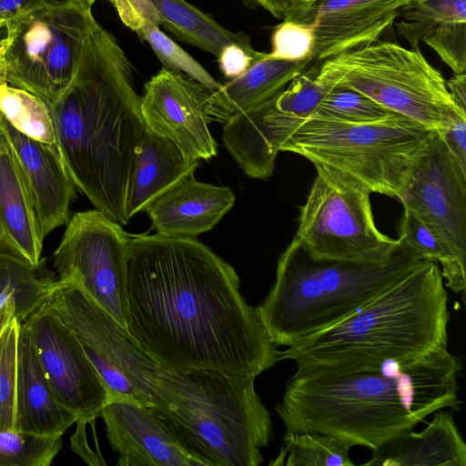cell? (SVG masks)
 Returning a JSON list of instances; mask_svg holds the SVG:
<instances>
[{
	"label": "cell",
	"instance_id": "obj_1",
	"mask_svg": "<svg viewBox=\"0 0 466 466\" xmlns=\"http://www.w3.org/2000/svg\"><path fill=\"white\" fill-rule=\"evenodd\" d=\"M127 330L164 369L257 377L279 361L236 270L197 238L130 235Z\"/></svg>",
	"mask_w": 466,
	"mask_h": 466
},
{
	"label": "cell",
	"instance_id": "obj_2",
	"mask_svg": "<svg viewBox=\"0 0 466 466\" xmlns=\"http://www.w3.org/2000/svg\"><path fill=\"white\" fill-rule=\"evenodd\" d=\"M460 359L447 349L406 359L297 368L275 410L286 430L370 450L431 413L459 411Z\"/></svg>",
	"mask_w": 466,
	"mask_h": 466
},
{
	"label": "cell",
	"instance_id": "obj_3",
	"mask_svg": "<svg viewBox=\"0 0 466 466\" xmlns=\"http://www.w3.org/2000/svg\"><path fill=\"white\" fill-rule=\"evenodd\" d=\"M46 105L76 187L96 209L127 225L132 175L148 128L132 65L116 37L96 21L69 86Z\"/></svg>",
	"mask_w": 466,
	"mask_h": 466
},
{
	"label": "cell",
	"instance_id": "obj_4",
	"mask_svg": "<svg viewBox=\"0 0 466 466\" xmlns=\"http://www.w3.org/2000/svg\"><path fill=\"white\" fill-rule=\"evenodd\" d=\"M448 293L437 262L424 260L337 325L279 351L297 368L406 360L447 349Z\"/></svg>",
	"mask_w": 466,
	"mask_h": 466
},
{
	"label": "cell",
	"instance_id": "obj_5",
	"mask_svg": "<svg viewBox=\"0 0 466 466\" xmlns=\"http://www.w3.org/2000/svg\"><path fill=\"white\" fill-rule=\"evenodd\" d=\"M255 380L218 370L162 368L154 410L205 466H258L273 426Z\"/></svg>",
	"mask_w": 466,
	"mask_h": 466
},
{
	"label": "cell",
	"instance_id": "obj_6",
	"mask_svg": "<svg viewBox=\"0 0 466 466\" xmlns=\"http://www.w3.org/2000/svg\"><path fill=\"white\" fill-rule=\"evenodd\" d=\"M422 261L400 247L381 263L315 259L294 237L256 310L271 341L292 347L343 321Z\"/></svg>",
	"mask_w": 466,
	"mask_h": 466
},
{
	"label": "cell",
	"instance_id": "obj_7",
	"mask_svg": "<svg viewBox=\"0 0 466 466\" xmlns=\"http://www.w3.org/2000/svg\"><path fill=\"white\" fill-rule=\"evenodd\" d=\"M432 129L397 113L368 123L309 116L280 151L343 172L371 193L400 198Z\"/></svg>",
	"mask_w": 466,
	"mask_h": 466
},
{
	"label": "cell",
	"instance_id": "obj_8",
	"mask_svg": "<svg viewBox=\"0 0 466 466\" xmlns=\"http://www.w3.org/2000/svg\"><path fill=\"white\" fill-rule=\"evenodd\" d=\"M375 43L327 59L318 76L357 90L428 129H443L466 117L444 77L420 51L390 42Z\"/></svg>",
	"mask_w": 466,
	"mask_h": 466
},
{
	"label": "cell",
	"instance_id": "obj_9",
	"mask_svg": "<svg viewBox=\"0 0 466 466\" xmlns=\"http://www.w3.org/2000/svg\"><path fill=\"white\" fill-rule=\"evenodd\" d=\"M90 11L69 0H53L6 25L0 45V71L11 86L45 103L69 86L95 22Z\"/></svg>",
	"mask_w": 466,
	"mask_h": 466
},
{
	"label": "cell",
	"instance_id": "obj_10",
	"mask_svg": "<svg viewBox=\"0 0 466 466\" xmlns=\"http://www.w3.org/2000/svg\"><path fill=\"white\" fill-rule=\"evenodd\" d=\"M315 167L295 235L305 250L321 260L381 263L390 258L398 240L376 227L371 192L343 172Z\"/></svg>",
	"mask_w": 466,
	"mask_h": 466
},
{
	"label": "cell",
	"instance_id": "obj_11",
	"mask_svg": "<svg viewBox=\"0 0 466 466\" xmlns=\"http://www.w3.org/2000/svg\"><path fill=\"white\" fill-rule=\"evenodd\" d=\"M44 307L77 338L109 398L155 408L162 367L111 315L76 286L58 279Z\"/></svg>",
	"mask_w": 466,
	"mask_h": 466
},
{
	"label": "cell",
	"instance_id": "obj_12",
	"mask_svg": "<svg viewBox=\"0 0 466 466\" xmlns=\"http://www.w3.org/2000/svg\"><path fill=\"white\" fill-rule=\"evenodd\" d=\"M129 239L121 225L102 211L77 212L52 256L58 279L79 288L126 329Z\"/></svg>",
	"mask_w": 466,
	"mask_h": 466
},
{
	"label": "cell",
	"instance_id": "obj_13",
	"mask_svg": "<svg viewBox=\"0 0 466 466\" xmlns=\"http://www.w3.org/2000/svg\"><path fill=\"white\" fill-rule=\"evenodd\" d=\"M404 210L421 220L466 262V174L445 147L437 130L414 164L399 198Z\"/></svg>",
	"mask_w": 466,
	"mask_h": 466
},
{
	"label": "cell",
	"instance_id": "obj_14",
	"mask_svg": "<svg viewBox=\"0 0 466 466\" xmlns=\"http://www.w3.org/2000/svg\"><path fill=\"white\" fill-rule=\"evenodd\" d=\"M23 324L58 401L75 415L76 422L93 421L109 398L77 338L44 306Z\"/></svg>",
	"mask_w": 466,
	"mask_h": 466
},
{
	"label": "cell",
	"instance_id": "obj_15",
	"mask_svg": "<svg viewBox=\"0 0 466 466\" xmlns=\"http://www.w3.org/2000/svg\"><path fill=\"white\" fill-rule=\"evenodd\" d=\"M211 91L162 68L145 84L141 111L147 128L173 141L188 157L208 160L218 147L209 129Z\"/></svg>",
	"mask_w": 466,
	"mask_h": 466
},
{
	"label": "cell",
	"instance_id": "obj_16",
	"mask_svg": "<svg viewBox=\"0 0 466 466\" xmlns=\"http://www.w3.org/2000/svg\"><path fill=\"white\" fill-rule=\"evenodd\" d=\"M410 0H295L283 21L311 28L312 64L379 40Z\"/></svg>",
	"mask_w": 466,
	"mask_h": 466
},
{
	"label": "cell",
	"instance_id": "obj_17",
	"mask_svg": "<svg viewBox=\"0 0 466 466\" xmlns=\"http://www.w3.org/2000/svg\"><path fill=\"white\" fill-rule=\"evenodd\" d=\"M120 466H205L148 406L113 400L99 411Z\"/></svg>",
	"mask_w": 466,
	"mask_h": 466
},
{
	"label": "cell",
	"instance_id": "obj_18",
	"mask_svg": "<svg viewBox=\"0 0 466 466\" xmlns=\"http://www.w3.org/2000/svg\"><path fill=\"white\" fill-rule=\"evenodd\" d=\"M0 128L5 134L32 197L41 233L66 225L76 185L56 144L26 137L11 126L0 112Z\"/></svg>",
	"mask_w": 466,
	"mask_h": 466
},
{
	"label": "cell",
	"instance_id": "obj_19",
	"mask_svg": "<svg viewBox=\"0 0 466 466\" xmlns=\"http://www.w3.org/2000/svg\"><path fill=\"white\" fill-rule=\"evenodd\" d=\"M194 174L180 179L147 208L156 234L197 238L232 208L236 197L229 187L198 181Z\"/></svg>",
	"mask_w": 466,
	"mask_h": 466
},
{
	"label": "cell",
	"instance_id": "obj_20",
	"mask_svg": "<svg viewBox=\"0 0 466 466\" xmlns=\"http://www.w3.org/2000/svg\"><path fill=\"white\" fill-rule=\"evenodd\" d=\"M278 96L223 124L225 147L251 178L266 179L272 175L281 147L299 127L295 120L276 108Z\"/></svg>",
	"mask_w": 466,
	"mask_h": 466
},
{
	"label": "cell",
	"instance_id": "obj_21",
	"mask_svg": "<svg viewBox=\"0 0 466 466\" xmlns=\"http://www.w3.org/2000/svg\"><path fill=\"white\" fill-rule=\"evenodd\" d=\"M76 418L57 400L39 360L32 337L20 323L17 346L15 431L61 438Z\"/></svg>",
	"mask_w": 466,
	"mask_h": 466
},
{
	"label": "cell",
	"instance_id": "obj_22",
	"mask_svg": "<svg viewBox=\"0 0 466 466\" xmlns=\"http://www.w3.org/2000/svg\"><path fill=\"white\" fill-rule=\"evenodd\" d=\"M44 238L31 194L0 128V251L37 265Z\"/></svg>",
	"mask_w": 466,
	"mask_h": 466
},
{
	"label": "cell",
	"instance_id": "obj_23",
	"mask_svg": "<svg viewBox=\"0 0 466 466\" xmlns=\"http://www.w3.org/2000/svg\"><path fill=\"white\" fill-rule=\"evenodd\" d=\"M371 451L365 465L466 466V444L451 410L435 411L422 431H407Z\"/></svg>",
	"mask_w": 466,
	"mask_h": 466
},
{
	"label": "cell",
	"instance_id": "obj_24",
	"mask_svg": "<svg viewBox=\"0 0 466 466\" xmlns=\"http://www.w3.org/2000/svg\"><path fill=\"white\" fill-rule=\"evenodd\" d=\"M311 64V56L286 60L263 53L242 75L211 91V120L223 124L230 117L278 96Z\"/></svg>",
	"mask_w": 466,
	"mask_h": 466
},
{
	"label": "cell",
	"instance_id": "obj_25",
	"mask_svg": "<svg viewBox=\"0 0 466 466\" xmlns=\"http://www.w3.org/2000/svg\"><path fill=\"white\" fill-rule=\"evenodd\" d=\"M198 160L186 156L170 139L147 131L138 150L127 204L130 219L177 183L194 173Z\"/></svg>",
	"mask_w": 466,
	"mask_h": 466
},
{
	"label": "cell",
	"instance_id": "obj_26",
	"mask_svg": "<svg viewBox=\"0 0 466 466\" xmlns=\"http://www.w3.org/2000/svg\"><path fill=\"white\" fill-rule=\"evenodd\" d=\"M154 7L159 25L179 40L218 56L231 44L254 51L250 37L243 32H231L214 18L185 0H148Z\"/></svg>",
	"mask_w": 466,
	"mask_h": 466
},
{
	"label": "cell",
	"instance_id": "obj_27",
	"mask_svg": "<svg viewBox=\"0 0 466 466\" xmlns=\"http://www.w3.org/2000/svg\"><path fill=\"white\" fill-rule=\"evenodd\" d=\"M58 285L45 259L37 265L0 251V308L15 304V317L23 323L42 308Z\"/></svg>",
	"mask_w": 466,
	"mask_h": 466
},
{
	"label": "cell",
	"instance_id": "obj_28",
	"mask_svg": "<svg viewBox=\"0 0 466 466\" xmlns=\"http://www.w3.org/2000/svg\"><path fill=\"white\" fill-rule=\"evenodd\" d=\"M398 245L420 260L437 262L446 286L454 293L464 294L466 287L465 265L461 263L451 249L421 220L404 210Z\"/></svg>",
	"mask_w": 466,
	"mask_h": 466
},
{
	"label": "cell",
	"instance_id": "obj_29",
	"mask_svg": "<svg viewBox=\"0 0 466 466\" xmlns=\"http://www.w3.org/2000/svg\"><path fill=\"white\" fill-rule=\"evenodd\" d=\"M351 447L352 443L333 435L286 430L279 453L269 465L352 466Z\"/></svg>",
	"mask_w": 466,
	"mask_h": 466
},
{
	"label": "cell",
	"instance_id": "obj_30",
	"mask_svg": "<svg viewBox=\"0 0 466 466\" xmlns=\"http://www.w3.org/2000/svg\"><path fill=\"white\" fill-rule=\"evenodd\" d=\"M0 112L16 130L33 139L56 144L47 105L35 95L9 85L0 71Z\"/></svg>",
	"mask_w": 466,
	"mask_h": 466
},
{
	"label": "cell",
	"instance_id": "obj_31",
	"mask_svg": "<svg viewBox=\"0 0 466 466\" xmlns=\"http://www.w3.org/2000/svg\"><path fill=\"white\" fill-rule=\"evenodd\" d=\"M398 17L401 18L395 24L399 35L411 50L420 51V43L440 24L466 20V0H410Z\"/></svg>",
	"mask_w": 466,
	"mask_h": 466
},
{
	"label": "cell",
	"instance_id": "obj_32",
	"mask_svg": "<svg viewBox=\"0 0 466 466\" xmlns=\"http://www.w3.org/2000/svg\"><path fill=\"white\" fill-rule=\"evenodd\" d=\"M133 31L141 40L149 44L167 70L184 74L204 85L210 91L220 87L221 84L180 46L165 35L157 25L143 18Z\"/></svg>",
	"mask_w": 466,
	"mask_h": 466
},
{
	"label": "cell",
	"instance_id": "obj_33",
	"mask_svg": "<svg viewBox=\"0 0 466 466\" xmlns=\"http://www.w3.org/2000/svg\"><path fill=\"white\" fill-rule=\"evenodd\" d=\"M392 113L362 93L335 84L310 116L349 123H368L383 119Z\"/></svg>",
	"mask_w": 466,
	"mask_h": 466
},
{
	"label": "cell",
	"instance_id": "obj_34",
	"mask_svg": "<svg viewBox=\"0 0 466 466\" xmlns=\"http://www.w3.org/2000/svg\"><path fill=\"white\" fill-rule=\"evenodd\" d=\"M320 65H311L291 80L276 98L275 106L299 126L309 118L333 84L318 76Z\"/></svg>",
	"mask_w": 466,
	"mask_h": 466
},
{
	"label": "cell",
	"instance_id": "obj_35",
	"mask_svg": "<svg viewBox=\"0 0 466 466\" xmlns=\"http://www.w3.org/2000/svg\"><path fill=\"white\" fill-rule=\"evenodd\" d=\"M61 448V438L0 431V466H49Z\"/></svg>",
	"mask_w": 466,
	"mask_h": 466
},
{
	"label": "cell",
	"instance_id": "obj_36",
	"mask_svg": "<svg viewBox=\"0 0 466 466\" xmlns=\"http://www.w3.org/2000/svg\"><path fill=\"white\" fill-rule=\"evenodd\" d=\"M20 323L15 317L0 335V431H15Z\"/></svg>",
	"mask_w": 466,
	"mask_h": 466
},
{
	"label": "cell",
	"instance_id": "obj_37",
	"mask_svg": "<svg viewBox=\"0 0 466 466\" xmlns=\"http://www.w3.org/2000/svg\"><path fill=\"white\" fill-rule=\"evenodd\" d=\"M422 41L440 56L454 74H465L466 20L440 24Z\"/></svg>",
	"mask_w": 466,
	"mask_h": 466
},
{
	"label": "cell",
	"instance_id": "obj_38",
	"mask_svg": "<svg viewBox=\"0 0 466 466\" xmlns=\"http://www.w3.org/2000/svg\"><path fill=\"white\" fill-rule=\"evenodd\" d=\"M273 57L301 60L311 56L313 33L309 26L284 21L276 27L271 36Z\"/></svg>",
	"mask_w": 466,
	"mask_h": 466
},
{
	"label": "cell",
	"instance_id": "obj_39",
	"mask_svg": "<svg viewBox=\"0 0 466 466\" xmlns=\"http://www.w3.org/2000/svg\"><path fill=\"white\" fill-rule=\"evenodd\" d=\"M262 55L263 52L248 51L238 45L231 44L225 46L217 57L221 72L231 79L246 72Z\"/></svg>",
	"mask_w": 466,
	"mask_h": 466
},
{
	"label": "cell",
	"instance_id": "obj_40",
	"mask_svg": "<svg viewBox=\"0 0 466 466\" xmlns=\"http://www.w3.org/2000/svg\"><path fill=\"white\" fill-rule=\"evenodd\" d=\"M437 131L460 169L466 174V117H460Z\"/></svg>",
	"mask_w": 466,
	"mask_h": 466
},
{
	"label": "cell",
	"instance_id": "obj_41",
	"mask_svg": "<svg viewBox=\"0 0 466 466\" xmlns=\"http://www.w3.org/2000/svg\"><path fill=\"white\" fill-rule=\"evenodd\" d=\"M53 0H0V26Z\"/></svg>",
	"mask_w": 466,
	"mask_h": 466
},
{
	"label": "cell",
	"instance_id": "obj_42",
	"mask_svg": "<svg viewBox=\"0 0 466 466\" xmlns=\"http://www.w3.org/2000/svg\"><path fill=\"white\" fill-rule=\"evenodd\" d=\"M295 0H245V3L250 7H262L271 14L274 17L283 20L288 9Z\"/></svg>",
	"mask_w": 466,
	"mask_h": 466
},
{
	"label": "cell",
	"instance_id": "obj_43",
	"mask_svg": "<svg viewBox=\"0 0 466 466\" xmlns=\"http://www.w3.org/2000/svg\"><path fill=\"white\" fill-rule=\"evenodd\" d=\"M446 86L455 104L466 111V74H454Z\"/></svg>",
	"mask_w": 466,
	"mask_h": 466
},
{
	"label": "cell",
	"instance_id": "obj_44",
	"mask_svg": "<svg viewBox=\"0 0 466 466\" xmlns=\"http://www.w3.org/2000/svg\"><path fill=\"white\" fill-rule=\"evenodd\" d=\"M15 318V304L9 302L0 308V335L8 323Z\"/></svg>",
	"mask_w": 466,
	"mask_h": 466
},
{
	"label": "cell",
	"instance_id": "obj_45",
	"mask_svg": "<svg viewBox=\"0 0 466 466\" xmlns=\"http://www.w3.org/2000/svg\"><path fill=\"white\" fill-rule=\"evenodd\" d=\"M69 1L83 10L90 11L91 6L96 0H69ZM107 1H109L111 4L114 2V0H107Z\"/></svg>",
	"mask_w": 466,
	"mask_h": 466
},
{
	"label": "cell",
	"instance_id": "obj_46",
	"mask_svg": "<svg viewBox=\"0 0 466 466\" xmlns=\"http://www.w3.org/2000/svg\"><path fill=\"white\" fill-rule=\"evenodd\" d=\"M6 35V27L0 26V45Z\"/></svg>",
	"mask_w": 466,
	"mask_h": 466
}]
</instances>
